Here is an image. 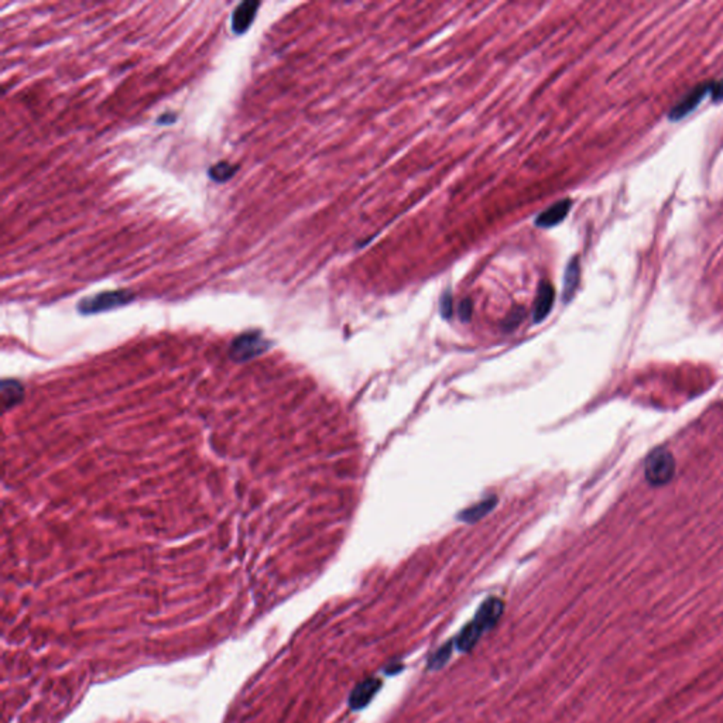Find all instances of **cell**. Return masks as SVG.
I'll list each match as a JSON object with an SVG mask.
<instances>
[{"label":"cell","mask_w":723,"mask_h":723,"mask_svg":"<svg viewBox=\"0 0 723 723\" xmlns=\"http://www.w3.org/2000/svg\"><path fill=\"white\" fill-rule=\"evenodd\" d=\"M136 298L130 290H110L102 291L91 297H85L78 302V311L84 315L106 312L130 304Z\"/></svg>","instance_id":"1"},{"label":"cell","mask_w":723,"mask_h":723,"mask_svg":"<svg viewBox=\"0 0 723 723\" xmlns=\"http://www.w3.org/2000/svg\"><path fill=\"white\" fill-rule=\"evenodd\" d=\"M270 347V342L266 340L259 331L245 332L236 336L229 347V356L238 364H243L256 356H260Z\"/></svg>","instance_id":"2"},{"label":"cell","mask_w":723,"mask_h":723,"mask_svg":"<svg viewBox=\"0 0 723 723\" xmlns=\"http://www.w3.org/2000/svg\"><path fill=\"white\" fill-rule=\"evenodd\" d=\"M646 479L654 486L670 482L675 473V459L665 448L653 451L646 461Z\"/></svg>","instance_id":"3"},{"label":"cell","mask_w":723,"mask_h":723,"mask_svg":"<svg viewBox=\"0 0 723 723\" xmlns=\"http://www.w3.org/2000/svg\"><path fill=\"white\" fill-rule=\"evenodd\" d=\"M712 82H702L692 88L688 94H685L668 112V120L670 122H678L686 117L689 113H692L700 102L705 99L706 95H710Z\"/></svg>","instance_id":"4"},{"label":"cell","mask_w":723,"mask_h":723,"mask_svg":"<svg viewBox=\"0 0 723 723\" xmlns=\"http://www.w3.org/2000/svg\"><path fill=\"white\" fill-rule=\"evenodd\" d=\"M259 8L260 2H257V0H245V2L239 4L233 9L231 18V27L236 36H243L252 27L257 16Z\"/></svg>","instance_id":"5"},{"label":"cell","mask_w":723,"mask_h":723,"mask_svg":"<svg viewBox=\"0 0 723 723\" xmlns=\"http://www.w3.org/2000/svg\"><path fill=\"white\" fill-rule=\"evenodd\" d=\"M503 609L504 603L499 598H487L478 609L473 622L479 626V629L483 633H486L497 625L499 619L503 615Z\"/></svg>","instance_id":"6"},{"label":"cell","mask_w":723,"mask_h":723,"mask_svg":"<svg viewBox=\"0 0 723 723\" xmlns=\"http://www.w3.org/2000/svg\"><path fill=\"white\" fill-rule=\"evenodd\" d=\"M382 686V682L378 678H366L360 681L349 696V706L352 710H360L366 708L371 700L376 696L379 692V688Z\"/></svg>","instance_id":"7"},{"label":"cell","mask_w":723,"mask_h":723,"mask_svg":"<svg viewBox=\"0 0 723 723\" xmlns=\"http://www.w3.org/2000/svg\"><path fill=\"white\" fill-rule=\"evenodd\" d=\"M554 300H556L554 287L549 281H542L538 287L537 298H535V304H534V309H532L534 322L538 324L549 316V314L554 305Z\"/></svg>","instance_id":"8"},{"label":"cell","mask_w":723,"mask_h":723,"mask_svg":"<svg viewBox=\"0 0 723 723\" xmlns=\"http://www.w3.org/2000/svg\"><path fill=\"white\" fill-rule=\"evenodd\" d=\"M571 207H572L571 200H563L560 203H556L553 207H550L549 210H546L544 212H541L538 215V218L535 219V226L553 228V226L561 224L567 218Z\"/></svg>","instance_id":"9"},{"label":"cell","mask_w":723,"mask_h":723,"mask_svg":"<svg viewBox=\"0 0 723 723\" xmlns=\"http://www.w3.org/2000/svg\"><path fill=\"white\" fill-rule=\"evenodd\" d=\"M0 397H2L4 411H9L23 402L25 388L18 380L5 379L0 385Z\"/></svg>","instance_id":"10"},{"label":"cell","mask_w":723,"mask_h":723,"mask_svg":"<svg viewBox=\"0 0 723 723\" xmlns=\"http://www.w3.org/2000/svg\"><path fill=\"white\" fill-rule=\"evenodd\" d=\"M580 277H581V266H580V260L578 257H574L567 269H565V276H564V291H563V297H564V301L568 302L577 288H578V284H580Z\"/></svg>","instance_id":"11"},{"label":"cell","mask_w":723,"mask_h":723,"mask_svg":"<svg viewBox=\"0 0 723 723\" xmlns=\"http://www.w3.org/2000/svg\"><path fill=\"white\" fill-rule=\"evenodd\" d=\"M483 632L479 629V626L472 620L471 623H468L459 633V636L456 637V648L461 651V653H468L471 651L476 643L479 641V639L482 637Z\"/></svg>","instance_id":"12"},{"label":"cell","mask_w":723,"mask_h":723,"mask_svg":"<svg viewBox=\"0 0 723 723\" xmlns=\"http://www.w3.org/2000/svg\"><path fill=\"white\" fill-rule=\"evenodd\" d=\"M496 503H497V499L494 496L489 497L486 500H482V501L476 503L475 506L468 507L466 510H463L459 514V518L462 521H466V523H475V521L483 518L487 513H490L494 508Z\"/></svg>","instance_id":"13"},{"label":"cell","mask_w":723,"mask_h":723,"mask_svg":"<svg viewBox=\"0 0 723 723\" xmlns=\"http://www.w3.org/2000/svg\"><path fill=\"white\" fill-rule=\"evenodd\" d=\"M238 171H239L238 164H232L229 161H219L210 167L208 177L214 181V183L224 184V183H228L229 179H232Z\"/></svg>","instance_id":"14"},{"label":"cell","mask_w":723,"mask_h":723,"mask_svg":"<svg viewBox=\"0 0 723 723\" xmlns=\"http://www.w3.org/2000/svg\"><path fill=\"white\" fill-rule=\"evenodd\" d=\"M452 654V643H445L442 647H440L428 660V668L430 670H440L442 668L447 661L449 660Z\"/></svg>","instance_id":"15"},{"label":"cell","mask_w":723,"mask_h":723,"mask_svg":"<svg viewBox=\"0 0 723 723\" xmlns=\"http://www.w3.org/2000/svg\"><path fill=\"white\" fill-rule=\"evenodd\" d=\"M441 314L444 318H451L452 315V295L449 291H445L441 297Z\"/></svg>","instance_id":"16"},{"label":"cell","mask_w":723,"mask_h":723,"mask_svg":"<svg viewBox=\"0 0 723 723\" xmlns=\"http://www.w3.org/2000/svg\"><path fill=\"white\" fill-rule=\"evenodd\" d=\"M710 96H712V101L713 102H722L723 101V79L720 81H712V88H710Z\"/></svg>","instance_id":"17"},{"label":"cell","mask_w":723,"mask_h":723,"mask_svg":"<svg viewBox=\"0 0 723 723\" xmlns=\"http://www.w3.org/2000/svg\"><path fill=\"white\" fill-rule=\"evenodd\" d=\"M472 301L471 300H463L459 305V316L463 322H468L471 319V315H472Z\"/></svg>","instance_id":"18"},{"label":"cell","mask_w":723,"mask_h":723,"mask_svg":"<svg viewBox=\"0 0 723 723\" xmlns=\"http://www.w3.org/2000/svg\"><path fill=\"white\" fill-rule=\"evenodd\" d=\"M177 119H178V117H177V115H175V113L165 112V113H162V115H161L155 122H157L160 126H168V124L175 123V120H177Z\"/></svg>","instance_id":"19"}]
</instances>
